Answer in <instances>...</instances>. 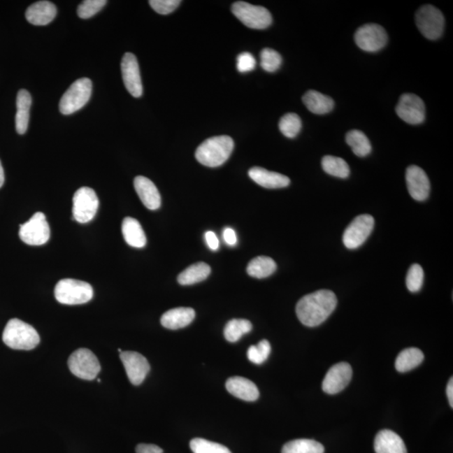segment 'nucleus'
I'll use <instances>...</instances> for the list:
<instances>
[{"label":"nucleus","instance_id":"obj_1","mask_svg":"<svg viewBox=\"0 0 453 453\" xmlns=\"http://www.w3.org/2000/svg\"><path fill=\"white\" fill-rule=\"evenodd\" d=\"M335 294L329 289H321L302 297L298 301L296 312L302 324L313 327L324 322L337 306Z\"/></svg>","mask_w":453,"mask_h":453},{"label":"nucleus","instance_id":"obj_2","mask_svg":"<svg viewBox=\"0 0 453 453\" xmlns=\"http://www.w3.org/2000/svg\"><path fill=\"white\" fill-rule=\"evenodd\" d=\"M233 148L232 138L226 136L211 137L201 143L196 150L195 157L201 165L217 167L228 161Z\"/></svg>","mask_w":453,"mask_h":453},{"label":"nucleus","instance_id":"obj_3","mask_svg":"<svg viewBox=\"0 0 453 453\" xmlns=\"http://www.w3.org/2000/svg\"><path fill=\"white\" fill-rule=\"evenodd\" d=\"M40 341L36 330L20 319H11L3 330V342L12 350H31Z\"/></svg>","mask_w":453,"mask_h":453},{"label":"nucleus","instance_id":"obj_4","mask_svg":"<svg viewBox=\"0 0 453 453\" xmlns=\"http://www.w3.org/2000/svg\"><path fill=\"white\" fill-rule=\"evenodd\" d=\"M92 296L94 289L85 281L63 279L55 287V297L62 304L81 305L91 301Z\"/></svg>","mask_w":453,"mask_h":453},{"label":"nucleus","instance_id":"obj_5","mask_svg":"<svg viewBox=\"0 0 453 453\" xmlns=\"http://www.w3.org/2000/svg\"><path fill=\"white\" fill-rule=\"evenodd\" d=\"M92 95V81L82 78L71 84L60 101L59 108L62 115H69L80 110L87 103Z\"/></svg>","mask_w":453,"mask_h":453},{"label":"nucleus","instance_id":"obj_6","mask_svg":"<svg viewBox=\"0 0 453 453\" xmlns=\"http://www.w3.org/2000/svg\"><path fill=\"white\" fill-rule=\"evenodd\" d=\"M232 12L237 17V19L250 29H266L272 23V16L270 11L262 6L238 1L233 4Z\"/></svg>","mask_w":453,"mask_h":453},{"label":"nucleus","instance_id":"obj_7","mask_svg":"<svg viewBox=\"0 0 453 453\" xmlns=\"http://www.w3.org/2000/svg\"><path fill=\"white\" fill-rule=\"evenodd\" d=\"M70 371L75 376L85 380H94L101 371L98 358L87 348H79L69 359Z\"/></svg>","mask_w":453,"mask_h":453},{"label":"nucleus","instance_id":"obj_8","mask_svg":"<svg viewBox=\"0 0 453 453\" xmlns=\"http://www.w3.org/2000/svg\"><path fill=\"white\" fill-rule=\"evenodd\" d=\"M415 22L422 35L429 40L438 39L443 35L445 19L438 8L426 4L419 8Z\"/></svg>","mask_w":453,"mask_h":453},{"label":"nucleus","instance_id":"obj_9","mask_svg":"<svg viewBox=\"0 0 453 453\" xmlns=\"http://www.w3.org/2000/svg\"><path fill=\"white\" fill-rule=\"evenodd\" d=\"M20 238L28 245H43L49 240L50 230L45 214L38 212L31 220L20 225Z\"/></svg>","mask_w":453,"mask_h":453},{"label":"nucleus","instance_id":"obj_10","mask_svg":"<svg viewBox=\"0 0 453 453\" xmlns=\"http://www.w3.org/2000/svg\"><path fill=\"white\" fill-rule=\"evenodd\" d=\"M99 204L98 196L94 189L87 187L78 189L73 196L74 220L80 224L92 221L98 211Z\"/></svg>","mask_w":453,"mask_h":453},{"label":"nucleus","instance_id":"obj_11","mask_svg":"<svg viewBox=\"0 0 453 453\" xmlns=\"http://www.w3.org/2000/svg\"><path fill=\"white\" fill-rule=\"evenodd\" d=\"M375 226V220L368 214L354 218L343 233V241L347 249L354 250L367 240Z\"/></svg>","mask_w":453,"mask_h":453},{"label":"nucleus","instance_id":"obj_12","mask_svg":"<svg viewBox=\"0 0 453 453\" xmlns=\"http://www.w3.org/2000/svg\"><path fill=\"white\" fill-rule=\"evenodd\" d=\"M354 40L360 49L365 52H375L387 44L388 36L380 25L366 24L356 31Z\"/></svg>","mask_w":453,"mask_h":453},{"label":"nucleus","instance_id":"obj_13","mask_svg":"<svg viewBox=\"0 0 453 453\" xmlns=\"http://www.w3.org/2000/svg\"><path fill=\"white\" fill-rule=\"evenodd\" d=\"M396 110L398 116L407 124H419L425 120V103L417 95L410 94L402 95L398 100Z\"/></svg>","mask_w":453,"mask_h":453},{"label":"nucleus","instance_id":"obj_14","mask_svg":"<svg viewBox=\"0 0 453 453\" xmlns=\"http://www.w3.org/2000/svg\"><path fill=\"white\" fill-rule=\"evenodd\" d=\"M120 359L130 383L134 385L141 384L150 371L148 360L138 352L132 351L122 352Z\"/></svg>","mask_w":453,"mask_h":453},{"label":"nucleus","instance_id":"obj_15","mask_svg":"<svg viewBox=\"0 0 453 453\" xmlns=\"http://www.w3.org/2000/svg\"><path fill=\"white\" fill-rule=\"evenodd\" d=\"M121 71L126 89L134 98H140L143 94L140 67L137 58L133 53L124 54L122 59Z\"/></svg>","mask_w":453,"mask_h":453},{"label":"nucleus","instance_id":"obj_16","mask_svg":"<svg viewBox=\"0 0 453 453\" xmlns=\"http://www.w3.org/2000/svg\"><path fill=\"white\" fill-rule=\"evenodd\" d=\"M352 376L350 364L338 363L331 367L322 381V389L326 394H335L345 389Z\"/></svg>","mask_w":453,"mask_h":453},{"label":"nucleus","instance_id":"obj_17","mask_svg":"<svg viewBox=\"0 0 453 453\" xmlns=\"http://www.w3.org/2000/svg\"><path fill=\"white\" fill-rule=\"evenodd\" d=\"M406 183L410 195L417 201L426 200L431 190L430 180L426 172L417 166H410L406 170Z\"/></svg>","mask_w":453,"mask_h":453},{"label":"nucleus","instance_id":"obj_18","mask_svg":"<svg viewBox=\"0 0 453 453\" xmlns=\"http://www.w3.org/2000/svg\"><path fill=\"white\" fill-rule=\"evenodd\" d=\"M134 189L145 207L157 210L161 207V197L155 185L145 176H136L134 180Z\"/></svg>","mask_w":453,"mask_h":453},{"label":"nucleus","instance_id":"obj_19","mask_svg":"<svg viewBox=\"0 0 453 453\" xmlns=\"http://www.w3.org/2000/svg\"><path fill=\"white\" fill-rule=\"evenodd\" d=\"M226 389L232 396L245 401H257L259 396L257 386L243 377L229 378L226 382Z\"/></svg>","mask_w":453,"mask_h":453},{"label":"nucleus","instance_id":"obj_20","mask_svg":"<svg viewBox=\"0 0 453 453\" xmlns=\"http://www.w3.org/2000/svg\"><path fill=\"white\" fill-rule=\"evenodd\" d=\"M250 178L254 182L264 188L277 189L289 186L291 183L287 176L264 169L261 167H253L249 171Z\"/></svg>","mask_w":453,"mask_h":453},{"label":"nucleus","instance_id":"obj_21","mask_svg":"<svg viewBox=\"0 0 453 453\" xmlns=\"http://www.w3.org/2000/svg\"><path fill=\"white\" fill-rule=\"evenodd\" d=\"M57 8L49 1L34 3L25 12L29 23L34 25H46L52 22L57 15Z\"/></svg>","mask_w":453,"mask_h":453},{"label":"nucleus","instance_id":"obj_22","mask_svg":"<svg viewBox=\"0 0 453 453\" xmlns=\"http://www.w3.org/2000/svg\"><path fill=\"white\" fill-rule=\"evenodd\" d=\"M376 453H407V449L400 436L392 431L383 430L375 439Z\"/></svg>","mask_w":453,"mask_h":453},{"label":"nucleus","instance_id":"obj_23","mask_svg":"<svg viewBox=\"0 0 453 453\" xmlns=\"http://www.w3.org/2000/svg\"><path fill=\"white\" fill-rule=\"evenodd\" d=\"M196 316L190 308H178L168 310L161 318V323L167 329L176 330L191 324Z\"/></svg>","mask_w":453,"mask_h":453},{"label":"nucleus","instance_id":"obj_24","mask_svg":"<svg viewBox=\"0 0 453 453\" xmlns=\"http://www.w3.org/2000/svg\"><path fill=\"white\" fill-rule=\"evenodd\" d=\"M32 99L27 90L21 89L17 94L15 115V128L17 133L24 134L27 131L29 121V108L31 107Z\"/></svg>","mask_w":453,"mask_h":453},{"label":"nucleus","instance_id":"obj_25","mask_svg":"<svg viewBox=\"0 0 453 453\" xmlns=\"http://www.w3.org/2000/svg\"><path fill=\"white\" fill-rule=\"evenodd\" d=\"M122 233L129 246L143 247L146 245V236L140 222L133 217H125L122 224Z\"/></svg>","mask_w":453,"mask_h":453},{"label":"nucleus","instance_id":"obj_26","mask_svg":"<svg viewBox=\"0 0 453 453\" xmlns=\"http://www.w3.org/2000/svg\"><path fill=\"white\" fill-rule=\"evenodd\" d=\"M302 100L308 110L316 115H326L334 107V101L330 96L315 90L306 92Z\"/></svg>","mask_w":453,"mask_h":453},{"label":"nucleus","instance_id":"obj_27","mask_svg":"<svg viewBox=\"0 0 453 453\" xmlns=\"http://www.w3.org/2000/svg\"><path fill=\"white\" fill-rule=\"evenodd\" d=\"M211 273L208 264L199 262L189 266L178 277V283L182 285H191L207 279Z\"/></svg>","mask_w":453,"mask_h":453},{"label":"nucleus","instance_id":"obj_28","mask_svg":"<svg viewBox=\"0 0 453 453\" xmlns=\"http://www.w3.org/2000/svg\"><path fill=\"white\" fill-rule=\"evenodd\" d=\"M276 263L267 256H259L251 260L247 273L254 278L263 279L271 276L276 271Z\"/></svg>","mask_w":453,"mask_h":453},{"label":"nucleus","instance_id":"obj_29","mask_svg":"<svg viewBox=\"0 0 453 453\" xmlns=\"http://www.w3.org/2000/svg\"><path fill=\"white\" fill-rule=\"evenodd\" d=\"M423 360V352L419 348H406L398 355L396 360V368L401 373L408 372L419 366Z\"/></svg>","mask_w":453,"mask_h":453},{"label":"nucleus","instance_id":"obj_30","mask_svg":"<svg viewBox=\"0 0 453 453\" xmlns=\"http://www.w3.org/2000/svg\"><path fill=\"white\" fill-rule=\"evenodd\" d=\"M347 144L350 145L354 153L359 157H367L371 152V141L360 130H351L346 136Z\"/></svg>","mask_w":453,"mask_h":453},{"label":"nucleus","instance_id":"obj_31","mask_svg":"<svg viewBox=\"0 0 453 453\" xmlns=\"http://www.w3.org/2000/svg\"><path fill=\"white\" fill-rule=\"evenodd\" d=\"M281 453H324V447L317 440L298 439L285 444Z\"/></svg>","mask_w":453,"mask_h":453},{"label":"nucleus","instance_id":"obj_32","mask_svg":"<svg viewBox=\"0 0 453 453\" xmlns=\"http://www.w3.org/2000/svg\"><path fill=\"white\" fill-rule=\"evenodd\" d=\"M322 166L326 173L336 178H347L350 174V166L342 158L326 155L322 158Z\"/></svg>","mask_w":453,"mask_h":453},{"label":"nucleus","instance_id":"obj_33","mask_svg":"<svg viewBox=\"0 0 453 453\" xmlns=\"http://www.w3.org/2000/svg\"><path fill=\"white\" fill-rule=\"evenodd\" d=\"M251 322L245 319H233L226 323L224 329V337L226 341L236 343L243 335L252 330Z\"/></svg>","mask_w":453,"mask_h":453},{"label":"nucleus","instance_id":"obj_34","mask_svg":"<svg viewBox=\"0 0 453 453\" xmlns=\"http://www.w3.org/2000/svg\"><path fill=\"white\" fill-rule=\"evenodd\" d=\"M280 132L287 138H295L301 129V120L296 113H289L281 117L279 123Z\"/></svg>","mask_w":453,"mask_h":453},{"label":"nucleus","instance_id":"obj_35","mask_svg":"<svg viewBox=\"0 0 453 453\" xmlns=\"http://www.w3.org/2000/svg\"><path fill=\"white\" fill-rule=\"evenodd\" d=\"M190 447L193 453H232L222 445L203 438L192 439Z\"/></svg>","mask_w":453,"mask_h":453},{"label":"nucleus","instance_id":"obj_36","mask_svg":"<svg viewBox=\"0 0 453 453\" xmlns=\"http://www.w3.org/2000/svg\"><path fill=\"white\" fill-rule=\"evenodd\" d=\"M282 63V57L276 50L266 48L260 53V65L268 73H274L278 70Z\"/></svg>","mask_w":453,"mask_h":453},{"label":"nucleus","instance_id":"obj_37","mask_svg":"<svg viewBox=\"0 0 453 453\" xmlns=\"http://www.w3.org/2000/svg\"><path fill=\"white\" fill-rule=\"evenodd\" d=\"M271 347L267 340H262L256 346H250L247 350V356L250 362L261 364L266 362L271 354Z\"/></svg>","mask_w":453,"mask_h":453},{"label":"nucleus","instance_id":"obj_38","mask_svg":"<svg viewBox=\"0 0 453 453\" xmlns=\"http://www.w3.org/2000/svg\"><path fill=\"white\" fill-rule=\"evenodd\" d=\"M424 280V271L419 264L410 266L406 276V287L410 292H417L422 289Z\"/></svg>","mask_w":453,"mask_h":453},{"label":"nucleus","instance_id":"obj_39","mask_svg":"<svg viewBox=\"0 0 453 453\" xmlns=\"http://www.w3.org/2000/svg\"><path fill=\"white\" fill-rule=\"evenodd\" d=\"M106 0H85L78 8V15L81 19H89L98 14L106 6Z\"/></svg>","mask_w":453,"mask_h":453},{"label":"nucleus","instance_id":"obj_40","mask_svg":"<svg viewBox=\"0 0 453 453\" xmlns=\"http://www.w3.org/2000/svg\"><path fill=\"white\" fill-rule=\"evenodd\" d=\"M150 6L159 15H169L178 8L179 0H150Z\"/></svg>","mask_w":453,"mask_h":453},{"label":"nucleus","instance_id":"obj_41","mask_svg":"<svg viewBox=\"0 0 453 453\" xmlns=\"http://www.w3.org/2000/svg\"><path fill=\"white\" fill-rule=\"evenodd\" d=\"M256 61L253 55L250 52H243L237 58V69L239 73H245L255 69Z\"/></svg>","mask_w":453,"mask_h":453},{"label":"nucleus","instance_id":"obj_42","mask_svg":"<svg viewBox=\"0 0 453 453\" xmlns=\"http://www.w3.org/2000/svg\"><path fill=\"white\" fill-rule=\"evenodd\" d=\"M136 453H163V450L157 445L142 443L136 447Z\"/></svg>","mask_w":453,"mask_h":453},{"label":"nucleus","instance_id":"obj_43","mask_svg":"<svg viewBox=\"0 0 453 453\" xmlns=\"http://www.w3.org/2000/svg\"><path fill=\"white\" fill-rule=\"evenodd\" d=\"M206 242H207L208 247L213 251H216L220 247V241L217 235L212 232V231H208V232L205 234Z\"/></svg>","mask_w":453,"mask_h":453},{"label":"nucleus","instance_id":"obj_44","mask_svg":"<svg viewBox=\"0 0 453 453\" xmlns=\"http://www.w3.org/2000/svg\"><path fill=\"white\" fill-rule=\"evenodd\" d=\"M224 238L226 243H228L229 246H234L237 243L236 233L232 229L226 228L224 229Z\"/></svg>","mask_w":453,"mask_h":453},{"label":"nucleus","instance_id":"obj_45","mask_svg":"<svg viewBox=\"0 0 453 453\" xmlns=\"http://www.w3.org/2000/svg\"><path fill=\"white\" fill-rule=\"evenodd\" d=\"M447 396L449 401V404H450L452 408L453 407V380L451 378V380H449L447 387Z\"/></svg>","mask_w":453,"mask_h":453},{"label":"nucleus","instance_id":"obj_46","mask_svg":"<svg viewBox=\"0 0 453 453\" xmlns=\"http://www.w3.org/2000/svg\"><path fill=\"white\" fill-rule=\"evenodd\" d=\"M3 183H4V172H3V168L1 161H0V188L2 187Z\"/></svg>","mask_w":453,"mask_h":453}]
</instances>
